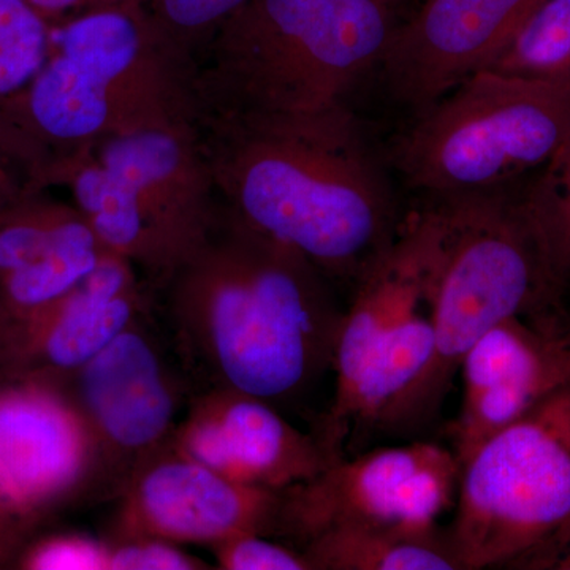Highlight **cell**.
I'll return each mask as SVG.
<instances>
[{"label": "cell", "instance_id": "1", "mask_svg": "<svg viewBox=\"0 0 570 570\" xmlns=\"http://www.w3.org/2000/svg\"><path fill=\"white\" fill-rule=\"evenodd\" d=\"M332 285L220 202L205 242L153 291V307L198 389L277 407L333 371L344 309Z\"/></svg>", "mask_w": 570, "mask_h": 570}, {"label": "cell", "instance_id": "2", "mask_svg": "<svg viewBox=\"0 0 570 570\" xmlns=\"http://www.w3.org/2000/svg\"><path fill=\"white\" fill-rule=\"evenodd\" d=\"M195 121L220 202L333 284L354 288L395 242L392 187L346 104Z\"/></svg>", "mask_w": 570, "mask_h": 570}, {"label": "cell", "instance_id": "3", "mask_svg": "<svg viewBox=\"0 0 570 570\" xmlns=\"http://www.w3.org/2000/svg\"><path fill=\"white\" fill-rule=\"evenodd\" d=\"M50 55L0 100V149L33 189L52 168L115 135L195 119V66L154 13L126 2L50 26Z\"/></svg>", "mask_w": 570, "mask_h": 570}, {"label": "cell", "instance_id": "4", "mask_svg": "<svg viewBox=\"0 0 570 570\" xmlns=\"http://www.w3.org/2000/svg\"><path fill=\"white\" fill-rule=\"evenodd\" d=\"M393 29L382 0H246L195 61V118L346 104Z\"/></svg>", "mask_w": 570, "mask_h": 570}, {"label": "cell", "instance_id": "5", "mask_svg": "<svg viewBox=\"0 0 570 570\" xmlns=\"http://www.w3.org/2000/svg\"><path fill=\"white\" fill-rule=\"evenodd\" d=\"M448 249L439 200L409 214L395 242L355 284L337 335L335 393L317 428L326 449L370 430L403 431L434 356V295Z\"/></svg>", "mask_w": 570, "mask_h": 570}, {"label": "cell", "instance_id": "6", "mask_svg": "<svg viewBox=\"0 0 570 570\" xmlns=\"http://www.w3.org/2000/svg\"><path fill=\"white\" fill-rule=\"evenodd\" d=\"M417 116L392 151L411 189L431 200L510 193L569 134L570 92L480 70Z\"/></svg>", "mask_w": 570, "mask_h": 570}, {"label": "cell", "instance_id": "7", "mask_svg": "<svg viewBox=\"0 0 570 570\" xmlns=\"http://www.w3.org/2000/svg\"><path fill=\"white\" fill-rule=\"evenodd\" d=\"M438 200L448 217V249L434 295V356L403 431L438 414L461 360L480 337L505 318L549 305L558 292L515 195Z\"/></svg>", "mask_w": 570, "mask_h": 570}, {"label": "cell", "instance_id": "8", "mask_svg": "<svg viewBox=\"0 0 570 570\" xmlns=\"http://www.w3.org/2000/svg\"><path fill=\"white\" fill-rule=\"evenodd\" d=\"M570 528V387L461 466L448 535L460 570L519 569Z\"/></svg>", "mask_w": 570, "mask_h": 570}, {"label": "cell", "instance_id": "9", "mask_svg": "<svg viewBox=\"0 0 570 570\" xmlns=\"http://www.w3.org/2000/svg\"><path fill=\"white\" fill-rule=\"evenodd\" d=\"M62 390L88 428L92 471L85 504L118 501L149 461L171 449L198 392L149 307L66 381Z\"/></svg>", "mask_w": 570, "mask_h": 570}, {"label": "cell", "instance_id": "10", "mask_svg": "<svg viewBox=\"0 0 570 570\" xmlns=\"http://www.w3.org/2000/svg\"><path fill=\"white\" fill-rule=\"evenodd\" d=\"M460 474L453 450L434 442L343 456L316 478L281 491L277 540L302 550L340 528L439 534V519L455 505Z\"/></svg>", "mask_w": 570, "mask_h": 570}, {"label": "cell", "instance_id": "11", "mask_svg": "<svg viewBox=\"0 0 570 570\" xmlns=\"http://www.w3.org/2000/svg\"><path fill=\"white\" fill-rule=\"evenodd\" d=\"M543 305L499 322L461 360L463 401L450 425L461 466L491 436L570 387V321Z\"/></svg>", "mask_w": 570, "mask_h": 570}, {"label": "cell", "instance_id": "12", "mask_svg": "<svg viewBox=\"0 0 570 570\" xmlns=\"http://www.w3.org/2000/svg\"><path fill=\"white\" fill-rule=\"evenodd\" d=\"M92 442L80 412L50 382L0 379V499L31 530L86 501Z\"/></svg>", "mask_w": 570, "mask_h": 570}, {"label": "cell", "instance_id": "13", "mask_svg": "<svg viewBox=\"0 0 570 570\" xmlns=\"http://www.w3.org/2000/svg\"><path fill=\"white\" fill-rule=\"evenodd\" d=\"M116 502L110 540L213 547L247 532L277 539L281 491L236 482L174 449L149 461Z\"/></svg>", "mask_w": 570, "mask_h": 570}, {"label": "cell", "instance_id": "14", "mask_svg": "<svg viewBox=\"0 0 570 570\" xmlns=\"http://www.w3.org/2000/svg\"><path fill=\"white\" fill-rule=\"evenodd\" d=\"M96 153L134 190L167 279L205 242L220 209L197 121L179 119L115 135L100 141Z\"/></svg>", "mask_w": 570, "mask_h": 570}, {"label": "cell", "instance_id": "15", "mask_svg": "<svg viewBox=\"0 0 570 570\" xmlns=\"http://www.w3.org/2000/svg\"><path fill=\"white\" fill-rule=\"evenodd\" d=\"M171 449L225 478L276 491L316 478L340 460L273 404L230 389L195 393Z\"/></svg>", "mask_w": 570, "mask_h": 570}, {"label": "cell", "instance_id": "16", "mask_svg": "<svg viewBox=\"0 0 570 570\" xmlns=\"http://www.w3.org/2000/svg\"><path fill=\"white\" fill-rule=\"evenodd\" d=\"M539 0H426L382 55L390 96L420 115L485 69Z\"/></svg>", "mask_w": 570, "mask_h": 570}, {"label": "cell", "instance_id": "17", "mask_svg": "<svg viewBox=\"0 0 570 570\" xmlns=\"http://www.w3.org/2000/svg\"><path fill=\"white\" fill-rule=\"evenodd\" d=\"M153 306L138 269L108 253L91 275L39 313L11 325L2 376L59 384Z\"/></svg>", "mask_w": 570, "mask_h": 570}, {"label": "cell", "instance_id": "18", "mask_svg": "<svg viewBox=\"0 0 570 570\" xmlns=\"http://www.w3.org/2000/svg\"><path fill=\"white\" fill-rule=\"evenodd\" d=\"M47 193L0 212V302L11 324L69 294L108 254L77 206Z\"/></svg>", "mask_w": 570, "mask_h": 570}, {"label": "cell", "instance_id": "19", "mask_svg": "<svg viewBox=\"0 0 570 570\" xmlns=\"http://www.w3.org/2000/svg\"><path fill=\"white\" fill-rule=\"evenodd\" d=\"M66 187L108 253L126 258L138 269L149 288L163 284V258L140 204L122 176L97 156L96 146L67 157L52 168L47 189Z\"/></svg>", "mask_w": 570, "mask_h": 570}, {"label": "cell", "instance_id": "20", "mask_svg": "<svg viewBox=\"0 0 570 570\" xmlns=\"http://www.w3.org/2000/svg\"><path fill=\"white\" fill-rule=\"evenodd\" d=\"M302 551L313 570H460L445 531L411 534L340 528L322 532Z\"/></svg>", "mask_w": 570, "mask_h": 570}, {"label": "cell", "instance_id": "21", "mask_svg": "<svg viewBox=\"0 0 570 570\" xmlns=\"http://www.w3.org/2000/svg\"><path fill=\"white\" fill-rule=\"evenodd\" d=\"M483 70L570 92V0H539Z\"/></svg>", "mask_w": 570, "mask_h": 570}, {"label": "cell", "instance_id": "22", "mask_svg": "<svg viewBox=\"0 0 570 570\" xmlns=\"http://www.w3.org/2000/svg\"><path fill=\"white\" fill-rule=\"evenodd\" d=\"M517 200L547 275L560 291L570 283V130Z\"/></svg>", "mask_w": 570, "mask_h": 570}, {"label": "cell", "instance_id": "23", "mask_svg": "<svg viewBox=\"0 0 570 570\" xmlns=\"http://www.w3.org/2000/svg\"><path fill=\"white\" fill-rule=\"evenodd\" d=\"M50 47V24L26 0H0V100L36 77Z\"/></svg>", "mask_w": 570, "mask_h": 570}, {"label": "cell", "instance_id": "24", "mask_svg": "<svg viewBox=\"0 0 570 570\" xmlns=\"http://www.w3.org/2000/svg\"><path fill=\"white\" fill-rule=\"evenodd\" d=\"M246 0H153V10L165 31L187 59L194 62L217 29Z\"/></svg>", "mask_w": 570, "mask_h": 570}, {"label": "cell", "instance_id": "25", "mask_svg": "<svg viewBox=\"0 0 570 570\" xmlns=\"http://www.w3.org/2000/svg\"><path fill=\"white\" fill-rule=\"evenodd\" d=\"M110 543L78 532L29 540L14 568L22 570H108Z\"/></svg>", "mask_w": 570, "mask_h": 570}, {"label": "cell", "instance_id": "26", "mask_svg": "<svg viewBox=\"0 0 570 570\" xmlns=\"http://www.w3.org/2000/svg\"><path fill=\"white\" fill-rule=\"evenodd\" d=\"M220 570H313L302 550L264 534H238L212 547Z\"/></svg>", "mask_w": 570, "mask_h": 570}, {"label": "cell", "instance_id": "27", "mask_svg": "<svg viewBox=\"0 0 570 570\" xmlns=\"http://www.w3.org/2000/svg\"><path fill=\"white\" fill-rule=\"evenodd\" d=\"M108 570H208V562L179 549V543L154 538L107 539Z\"/></svg>", "mask_w": 570, "mask_h": 570}, {"label": "cell", "instance_id": "28", "mask_svg": "<svg viewBox=\"0 0 570 570\" xmlns=\"http://www.w3.org/2000/svg\"><path fill=\"white\" fill-rule=\"evenodd\" d=\"M26 2L32 7L41 20L47 21L50 26L86 13V11L118 6V3L145 2L153 6V0H26Z\"/></svg>", "mask_w": 570, "mask_h": 570}, {"label": "cell", "instance_id": "29", "mask_svg": "<svg viewBox=\"0 0 570 570\" xmlns=\"http://www.w3.org/2000/svg\"><path fill=\"white\" fill-rule=\"evenodd\" d=\"M32 530L0 499V569L14 568Z\"/></svg>", "mask_w": 570, "mask_h": 570}, {"label": "cell", "instance_id": "30", "mask_svg": "<svg viewBox=\"0 0 570 570\" xmlns=\"http://www.w3.org/2000/svg\"><path fill=\"white\" fill-rule=\"evenodd\" d=\"M519 569L570 570V528L528 557Z\"/></svg>", "mask_w": 570, "mask_h": 570}, {"label": "cell", "instance_id": "31", "mask_svg": "<svg viewBox=\"0 0 570 570\" xmlns=\"http://www.w3.org/2000/svg\"><path fill=\"white\" fill-rule=\"evenodd\" d=\"M32 193H41V190L33 189L18 165L0 149V212Z\"/></svg>", "mask_w": 570, "mask_h": 570}, {"label": "cell", "instance_id": "32", "mask_svg": "<svg viewBox=\"0 0 570 570\" xmlns=\"http://www.w3.org/2000/svg\"><path fill=\"white\" fill-rule=\"evenodd\" d=\"M11 324L0 302V376H2L3 362H6L7 347H9Z\"/></svg>", "mask_w": 570, "mask_h": 570}, {"label": "cell", "instance_id": "33", "mask_svg": "<svg viewBox=\"0 0 570 570\" xmlns=\"http://www.w3.org/2000/svg\"><path fill=\"white\" fill-rule=\"evenodd\" d=\"M382 2L387 3L390 9H393V7L400 6V3L404 2V0H382Z\"/></svg>", "mask_w": 570, "mask_h": 570}]
</instances>
